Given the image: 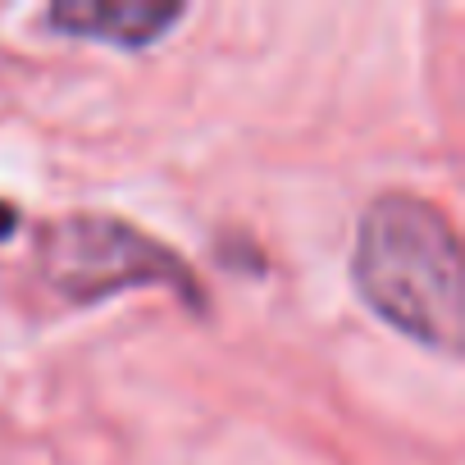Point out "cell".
<instances>
[{
	"instance_id": "3957f363",
	"label": "cell",
	"mask_w": 465,
	"mask_h": 465,
	"mask_svg": "<svg viewBox=\"0 0 465 465\" xmlns=\"http://www.w3.org/2000/svg\"><path fill=\"white\" fill-rule=\"evenodd\" d=\"M178 19H183V5H164V0H60L46 15V24L69 37L114 42L128 51L160 42Z\"/></svg>"
},
{
	"instance_id": "277c9868",
	"label": "cell",
	"mask_w": 465,
	"mask_h": 465,
	"mask_svg": "<svg viewBox=\"0 0 465 465\" xmlns=\"http://www.w3.org/2000/svg\"><path fill=\"white\" fill-rule=\"evenodd\" d=\"M15 232H19V210L10 201H0V242H10Z\"/></svg>"
},
{
	"instance_id": "7a4b0ae2",
	"label": "cell",
	"mask_w": 465,
	"mask_h": 465,
	"mask_svg": "<svg viewBox=\"0 0 465 465\" xmlns=\"http://www.w3.org/2000/svg\"><path fill=\"white\" fill-rule=\"evenodd\" d=\"M42 274L69 302H101L124 288H173L196 302V279L178 252L114 214H69L42 232Z\"/></svg>"
},
{
	"instance_id": "6da1fadb",
	"label": "cell",
	"mask_w": 465,
	"mask_h": 465,
	"mask_svg": "<svg viewBox=\"0 0 465 465\" xmlns=\"http://www.w3.org/2000/svg\"><path fill=\"white\" fill-rule=\"evenodd\" d=\"M351 283L383 324L442 356H460V247L433 201L383 192L365 205L351 247Z\"/></svg>"
}]
</instances>
